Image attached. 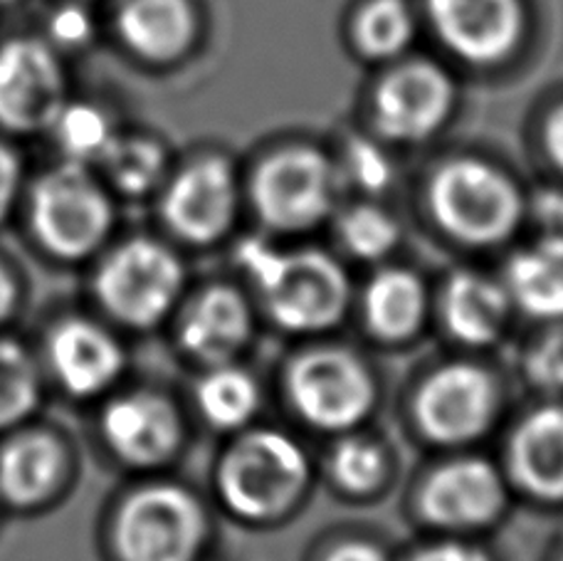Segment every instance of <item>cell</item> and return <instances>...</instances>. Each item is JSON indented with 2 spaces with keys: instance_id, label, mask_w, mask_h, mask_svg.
Masks as SVG:
<instances>
[{
  "instance_id": "16",
  "label": "cell",
  "mask_w": 563,
  "mask_h": 561,
  "mask_svg": "<svg viewBox=\"0 0 563 561\" xmlns=\"http://www.w3.org/2000/svg\"><path fill=\"white\" fill-rule=\"evenodd\" d=\"M49 364L75 396H95L122 374L124 354L112 334L85 319H69L49 337Z\"/></svg>"
},
{
  "instance_id": "17",
  "label": "cell",
  "mask_w": 563,
  "mask_h": 561,
  "mask_svg": "<svg viewBox=\"0 0 563 561\" xmlns=\"http://www.w3.org/2000/svg\"><path fill=\"white\" fill-rule=\"evenodd\" d=\"M509 473L527 495L563 503V404L521 420L509 440Z\"/></svg>"
},
{
  "instance_id": "23",
  "label": "cell",
  "mask_w": 563,
  "mask_h": 561,
  "mask_svg": "<svg viewBox=\"0 0 563 561\" xmlns=\"http://www.w3.org/2000/svg\"><path fill=\"white\" fill-rule=\"evenodd\" d=\"M507 293L529 315L561 319L563 250L539 243V248L519 253L507 270Z\"/></svg>"
},
{
  "instance_id": "1",
  "label": "cell",
  "mask_w": 563,
  "mask_h": 561,
  "mask_svg": "<svg viewBox=\"0 0 563 561\" xmlns=\"http://www.w3.org/2000/svg\"><path fill=\"white\" fill-rule=\"evenodd\" d=\"M240 263L263 293L269 317L287 332H321L346 315L349 277L321 250L277 253L260 240H247L240 248Z\"/></svg>"
},
{
  "instance_id": "15",
  "label": "cell",
  "mask_w": 563,
  "mask_h": 561,
  "mask_svg": "<svg viewBox=\"0 0 563 561\" xmlns=\"http://www.w3.org/2000/svg\"><path fill=\"white\" fill-rule=\"evenodd\" d=\"M102 430L117 458L134 468L168 463L184 440L178 410L168 398L151 391H136L109 404Z\"/></svg>"
},
{
  "instance_id": "21",
  "label": "cell",
  "mask_w": 563,
  "mask_h": 561,
  "mask_svg": "<svg viewBox=\"0 0 563 561\" xmlns=\"http://www.w3.org/2000/svg\"><path fill=\"white\" fill-rule=\"evenodd\" d=\"M63 470V446L53 436H20L0 453V495L15 507L45 503L59 485Z\"/></svg>"
},
{
  "instance_id": "36",
  "label": "cell",
  "mask_w": 563,
  "mask_h": 561,
  "mask_svg": "<svg viewBox=\"0 0 563 561\" xmlns=\"http://www.w3.org/2000/svg\"><path fill=\"white\" fill-rule=\"evenodd\" d=\"M321 561H388V559L374 544L346 542V544H339L336 549H331V552Z\"/></svg>"
},
{
  "instance_id": "30",
  "label": "cell",
  "mask_w": 563,
  "mask_h": 561,
  "mask_svg": "<svg viewBox=\"0 0 563 561\" xmlns=\"http://www.w3.org/2000/svg\"><path fill=\"white\" fill-rule=\"evenodd\" d=\"M339 235L356 257L378 260L396 248L400 228L384 208L354 206L341 218Z\"/></svg>"
},
{
  "instance_id": "37",
  "label": "cell",
  "mask_w": 563,
  "mask_h": 561,
  "mask_svg": "<svg viewBox=\"0 0 563 561\" xmlns=\"http://www.w3.org/2000/svg\"><path fill=\"white\" fill-rule=\"evenodd\" d=\"M89 33V23L82 10H65L55 20V35L67 40V43H77V40H85Z\"/></svg>"
},
{
  "instance_id": "7",
  "label": "cell",
  "mask_w": 563,
  "mask_h": 561,
  "mask_svg": "<svg viewBox=\"0 0 563 561\" xmlns=\"http://www.w3.org/2000/svg\"><path fill=\"white\" fill-rule=\"evenodd\" d=\"M289 398L309 426L351 430L376 406V378L346 349H314L287 374Z\"/></svg>"
},
{
  "instance_id": "3",
  "label": "cell",
  "mask_w": 563,
  "mask_h": 561,
  "mask_svg": "<svg viewBox=\"0 0 563 561\" xmlns=\"http://www.w3.org/2000/svg\"><path fill=\"white\" fill-rule=\"evenodd\" d=\"M428 200L438 226L467 245L505 243L525 216L517 184L477 158H455L440 166Z\"/></svg>"
},
{
  "instance_id": "13",
  "label": "cell",
  "mask_w": 563,
  "mask_h": 561,
  "mask_svg": "<svg viewBox=\"0 0 563 561\" xmlns=\"http://www.w3.org/2000/svg\"><path fill=\"white\" fill-rule=\"evenodd\" d=\"M455 107V85L432 63H408L390 73L376 92L378 132L398 142H420L445 124Z\"/></svg>"
},
{
  "instance_id": "12",
  "label": "cell",
  "mask_w": 563,
  "mask_h": 561,
  "mask_svg": "<svg viewBox=\"0 0 563 561\" xmlns=\"http://www.w3.org/2000/svg\"><path fill=\"white\" fill-rule=\"evenodd\" d=\"M161 213L166 226L188 243H216L228 233L238 213L233 168L218 156L188 166L168 186Z\"/></svg>"
},
{
  "instance_id": "40",
  "label": "cell",
  "mask_w": 563,
  "mask_h": 561,
  "mask_svg": "<svg viewBox=\"0 0 563 561\" xmlns=\"http://www.w3.org/2000/svg\"><path fill=\"white\" fill-rule=\"evenodd\" d=\"M8 3H15V0H0V6H8Z\"/></svg>"
},
{
  "instance_id": "14",
  "label": "cell",
  "mask_w": 563,
  "mask_h": 561,
  "mask_svg": "<svg viewBox=\"0 0 563 561\" xmlns=\"http://www.w3.org/2000/svg\"><path fill=\"white\" fill-rule=\"evenodd\" d=\"M507 505L505 480L487 460L462 458L442 465L420 493V515L440 529H479L495 522Z\"/></svg>"
},
{
  "instance_id": "22",
  "label": "cell",
  "mask_w": 563,
  "mask_h": 561,
  "mask_svg": "<svg viewBox=\"0 0 563 561\" xmlns=\"http://www.w3.org/2000/svg\"><path fill=\"white\" fill-rule=\"evenodd\" d=\"M426 287L408 270H384L366 287V322L371 332L386 342H404L413 337L426 319Z\"/></svg>"
},
{
  "instance_id": "8",
  "label": "cell",
  "mask_w": 563,
  "mask_h": 561,
  "mask_svg": "<svg viewBox=\"0 0 563 561\" xmlns=\"http://www.w3.org/2000/svg\"><path fill=\"white\" fill-rule=\"evenodd\" d=\"M336 174L314 148H287L269 156L253 178V204L263 223L297 233L321 223L334 208Z\"/></svg>"
},
{
  "instance_id": "31",
  "label": "cell",
  "mask_w": 563,
  "mask_h": 561,
  "mask_svg": "<svg viewBox=\"0 0 563 561\" xmlns=\"http://www.w3.org/2000/svg\"><path fill=\"white\" fill-rule=\"evenodd\" d=\"M527 378L541 391H563V329L537 339L525 359Z\"/></svg>"
},
{
  "instance_id": "9",
  "label": "cell",
  "mask_w": 563,
  "mask_h": 561,
  "mask_svg": "<svg viewBox=\"0 0 563 561\" xmlns=\"http://www.w3.org/2000/svg\"><path fill=\"white\" fill-rule=\"evenodd\" d=\"M499 414V384L487 369L448 364L426 378L416 398L422 433L440 446H465L482 438Z\"/></svg>"
},
{
  "instance_id": "5",
  "label": "cell",
  "mask_w": 563,
  "mask_h": 561,
  "mask_svg": "<svg viewBox=\"0 0 563 561\" xmlns=\"http://www.w3.org/2000/svg\"><path fill=\"white\" fill-rule=\"evenodd\" d=\"M206 535V513L188 490L151 485L119 509L114 549L119 561H198Z\"/></svg>"
},
{
  "instance_id": "6",
  "label": "cell",
  "mask_w": 563,
  "mask_h": 561,
  "mask_svg": "<svg viewBox=\"0 0 563 561\" xmlns=\"http://www.w3.org/2000/svg\"><path fill=\"white\" fill-rule=\"evenodd\" d=\"M95 287L114 319L148 329L174 309L184 287V265L156 240L134 238L104 260Z\"/></svg>"
},
{
  "instance_id": "10",
  "label": "cell",
  "mask_w": 563,
  "mask_h": 561,
  "mask_svg": "<svg viewBox=\"0 0 563 561\" xmlns=\"http://www.w3.org/2000/svg\"><path fill=\"white\" fill-rule=\"evenodd\" d=\"M65 107V75L57 57L30 37L0 47V127L15 134L53 129Z\"/></svg>"
},
{
  "instance_id": "26",
  "label": "cell",
  "mask_w": 563,
  "mask_h": 561,
  "mask_svg": "<svg viewBox=\"0 0 563 561\" xmlns=\"http://www.w3.org/2000/svg\"><path fill=\"white\" fill-rule=\"evenodd\" d=\"M416 35L406 0H371L356 20V45L366 57L386 59L404 53Z\"/></svg>"
},
{
  "instance_id": "29",
  "label": "cell",
  "mask_w": 563,
  "mask_h": 561,
  "mask_svg": "<svg viewBox=\"0 0 563 561\" xmlns=\"http://www.w3.org/2000/svg\"><path fill=\"white\" fill-rule=\"evenodd\" d=\"M331 477L351 495H368L386 477L384 450L364 438H346L331 453Z\"/></svg>"
},
{
  "instance_id": "20",
  "label": "cell",
  "mask_w": 563,
  "mask_h": 561,
  "mask_svg": "<svg viewBox=\"0 0 563 561\" xmlns=\"http://www.w3.org/2000/svg\"><path fill=\"white\" fill-rule=\"evenodd\" d=\"M511 297L505 287L477 273H457L442 295V319L450 334L470 346L497 342L509 319Z\"/></svg>"
},
{
  "instance_id": "41",
  "label": "cell",
  "mask_w": 563,
  "mask_h": 561,
  "mask_svg": "<svg viewBox=\"0 0 563 561\" xmlns=\"http://www.w3.org/2000/svg\"><path fill=\"white\" fill-rule=\"evenodd\" d=\"M561 561H563V554H561Z\"/></svg>"
},
{
  "instance_id": "38",
  "label": "cell",
  "mask_w": 563,
  "mask_h": 561,
  "mask_svg": "<svg viewBox=\"0 0 563 561\" xmlns=\"http://www.w3.org/2000/svg\"><path fill=\"white\" fill-rule=\"evenodd\" d=\"M547 148L551 162H554L563 172V105L556 109L554 114L549 117L547 122Z\"/></svg>"
},
{
  "instance_id": "18",
  "label": "cell",
  "mask_w": 563,
  "mask_h": 561,
  "mask_svg": "<svg viewBox=\"0 0 563 561\" xmlns=\"http://www.w3.org/2000/svg\"><path fill=\"white\" fill-rule=\"evenodd\" d=\"M253 337V312L233 287H210L180 322V346L206 364H228Z\"/></svg>"
},
{
  "instance_id": "32",
  "label": "cell",
  "mask_w": 563,
  "mask_h": 561,
  "mask_svg": "<svg viewBox=\"0 0 563 561\" xmlns=\"http://www.w3.org/2000/svg\"><path fill=\"white\" fill-rule=\"evenodd\" d=\"M349 172L361 186L371 188V190L384 188L390 182V166L386 162V156L368 142L351 144V148H349Z\"/></svg>"
},
{
  "instance_id": "34",
  "label": "cell",
  "mask_w": 563,
  "mask_h": 561,
  "mask_svg": "<svg viewBox=\"0 0 563 561\" xmlns=\"http://www.w3.org/2000/svg\"><path fill=\"white\" fill-rule=\"evenodd\" d=\"M20 188V162L13 148L0 144V220L13 208Z\"/></svg>"
},
{
  "instance_id": "2",
  "label": "cell",
  "mask_w": 563,
  "mask_h": 561,
  "mask_svg": "<svg viewBox=\"0 0 563 561\" xmlns=\"http://www.w3.org/2000/svg\"><path fill=\"white\" fill-rule=\"evenodd\" d=\"M309 485V460L295 438L253 430L228 450L218 468V493L245 522H273L295 507Z\"/></svg>"
},
{
  "instance_id": "39",
  "label": "cell",
  "mask_w": 563,
  "mask_h": 561,
  "mask_svg": "<svg viewBox=\"0 0 563 561\" xmlns=\"http://www.w3.org/2000/svg\"><path fill=\"white\" fill-rule=\"evenodd\" d=\"M15 285L13 279H10L3 270H0V324L5 322V319L13 315V307H15Z\"/></svg>"
},
{
  "instance_id": "35",
  "label": "cell",
  "mask_w": 563,
  "mask_h": 561,
  "mask_svg": "<svg viewBox=\"0 0 563 561\" xmlns=\"http://www.w3.org/2000/svg\"><path fill=\"white\" fill-rule=\"evenodd\" d=\"M408 561H492V557L477 547L445 542V544H432L428 549H422V552H418Z\"/></svg>"
},
{
  "instance_id": "27",
  "label": "cell",
  "mask_w": 563,
  "mask_h": 561,
  "mask_svg": "<svg viewBox=\"0 0 563 561\" xmlns=\"http://www.w3.org/2000/svg\"><path fill=\"white\" fill-rule=\"evenodd\" d=\"M55 134L69 162H99L117 136L104 112L89 105H65L55 119Z\"/></svg>"
},
{
  "instance_id": "11",
  "label": "cell",
  "mask_w": 563,
  "mask_h": 561,
  "mask_svg": "<svg viewBox=\"0 0 563 561\" xmlns=\"http://www.w3.org/2000/svg\"><path fill=\"white\" fill-rule=\"evenodd\" d=\"M438 35L472 65H495L509 57L525 35L521 0H428Z\"/></svg>"
},
{
  "instance_id": "24",
  "label": "cell",
  "mask_w": 563,
  "mask_h": 561,
  "mask_svg": "<svg viewBox=\"0 0 563 561\" xmlns=\"http://www.w3.org/2000/svg\"><path fill=\"white\" fill-rule=\"evenodd\" d=\"M196 398L216 428H243L260 406V388L243 369L218 364L198 384Z\"/></svg>"
},
{
  "instance_id": "28",
  "label": "cell",
  "mask_w": 563,
  "mask_h": 561,
  "mask_svg": "<svg viewBox=\"0 0 563 561\" xmlns=\"http://www.w3.org/2000/svg\"><path fill=\"white\" fill-rule=\"evenodd\" d=\"M40 398L35 366L23 346L0 342V428H10L33 414Z\"/></svg>"
},
{
  "instance_id": "25",
  "label": "cell",
  "mask_w": 563,
  "mask_h": 561,
  "mask_svg": "<svg viewBox=\"0 0 563 561\" xmlns=\"http://www.w3.org/2000/svg\"><path fill=\"white\" fill-rule=\"evenodd\" d=\"M104 172L122 194L144 196L154 188L166 168V154L144 136H114L99 158Z\"/></svg>"
},
{
  "instance_id": "4",
  "label": "cell",
  "mask_w": 563,
  "mask_h": 561,
  "mask_svg": "<svg viewBox=\"0 0 563 561\" xmlns=\"http://www.w3.org/2000/svg\"><path fill=\"white\" fill-rule=\"evenodd\" d=\"M30 220L47 253L79 260L104 243L112 228V204L87 164L67 162L37 182Z\"/></svg>"
},
{
  "instance_id": "33",
  "label": "cell",
  "mask_w": 563,
  "mask_h": 561,
  "mask_svg": "<svg viewBox=\"0 0 563 561\" xmlns=\"http://www.w3.org/2000/svg\"><path fill=\"white\" fill-rule=\"evenodd\" d=\"M537 218L544 230L541 243L563 250V194L549 190L537 200Z\"/></svg>"
},
{
  "instance_id": "19",
  "label": "cell",
  "mask_w": 563,
  "mask_h": 561,
  "mask_svg": "<svg viewBox=\"0 0 563 561\" xmlns=\"http://www.w3.org/2000/svg\"><path fill=\"white\" fill-rule=\"evenodd\" d=\"M117 25L136 55L168 63L194 43L198 20L190 0H124Z\"/></svg>"
}]
</instances>
